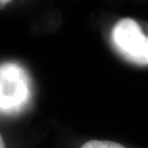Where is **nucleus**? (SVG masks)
<instances>
[{"label":"nucleus","mask_w":148,"mask_h":148,"mask_svg":"<svg viewBox=\"0 0 148 148\" xmlns=\"http://www.w3.org/2000/svg\"><path fill=\"white\" fill-rule=\"evenodd\" d=\"M112 45L123 58L132 64L148 66V37L137 21L122 18L111 32Z\"/></svg>","instance_id":"nucleus-1"},{"label":"nucleus","mask_w":148,"mask_h":148,"mask_svg":"<svg viewBox=\"0 0 148 148\" xmlns=\"http://www.w3.org/2000/svg\"><path fill=\"white\" fill-rule=\"evenodd\" d=\"M0 148H6L5 143H4V141H3L1 134H0Z\"/></svg>","instance_id":"nucleus-4"},{"label":"nucleus","mask_w":148,"mask_h":148,"mask_svg":"<svg viewBox=\"0 0 148 148\" xmlns=\"http://www.w3.org/2000/svg\"><path fill=\"white\" fill-rule=\"evenodd\" d=\"M9 3V1H0V4H2V5L6 4V3Z\"/></svg>","instance_id":"nucleus-5"},{"label":"nucleus","mask_w":148,"mask_h":148,"mask_svg":"<svg viewBox=\"0 0 148 148\" xmlns=\"http://www.w3.org/2000/svg\"><path fill=\"white\" fill-rule=\"evenodd\" d=\"M28 95L26 75L12 64L0 67V110H13L24 104Z\"/></svg>","instance_id":"nucleus-2"},{"label":"nucleus","mask_w":148,"mask_h":148,"mask_svg":"<svg viewBox=\"0 0 148 148\" xmlns=\"http://www.w3.org/2000/svg\"><path fill=\"white\" fill-rule=\"evenodd\" d=\"M79 148H127L119 143L112 141L90 140L85 143Z\"/></svg>","instance_id":"nucleus-3"}]
</instances>
